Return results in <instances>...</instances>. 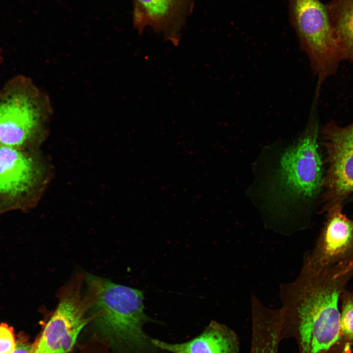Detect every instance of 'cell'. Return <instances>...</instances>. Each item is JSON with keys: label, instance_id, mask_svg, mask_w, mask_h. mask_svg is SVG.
Masks as SVG:
<instances>
[{"label": "cell", "instance_id": "6da1fadb", "mask_svg": "<svg viewBox=\"0 0 353 353\" xmlns=\"http://www.w3.org/2000/svg\"><path fill=\"white\" fill-rule=\"evenodd\" d=\"M353 277V262L316 268L304 260L293 281L281 287L282 340L293 338L299 353H336L340 339L338 302Z\"/></svg>", "mask_w": 353, "mask_h": 353}, {"label": "cell", "instance_id": "7a4b0ae2", "mask_svg": "<svg viewBox=\"0 0 353 353\" xmlns=\"http://www.w3.org/2000/svg\"><path fill=\"white\" fill-rule=\"evenodd\" d=\"M89 278L94 291L92 322L109 347L122 353L165 352L144 330V325L155 321L144 312L143 291L91 275Z\"/></svg>", "mask_w": 353, "mask_h": 353}, {"label": "cell", "instance_id": "3957f363", "mask_svg": "<svg viewBox=\"0 0 353 353\" xmlns=\"http://www.w3.org/2000/svg\"><path fill=\"white\" fill-rule=\"evenodd\" d=\"M312 117L298 141L282 154L269 184L271 205L286 210L302 204L308 208L320 202L325 176L319 151L318 123Z\"/></svg>", "mask_w": 353, "mask_h": 353}, {"label": "cell", "instance_id": "277c9868", "mask_svg": "<svg viewBox=\"0 0 353 353\" xmlns=\"http://www.w3.org/2000/svg\"><path fill=\"white\" fill-rule=\"evenodd\" d=\"M53 111L49 96L17 75L0 88V145L36 149L46 140Z\"/></svg>", "mask_w": 353, "mask_h": 353}, {"label": "cell", "instance_id": "5b68a950", "mask_svg": "<svg viewBox=\"0 0 353 353\" xmlns=\"http://www.w3.org/2000/svg\"><path fill=\"white\" fill-rule=\"evenodd\" d=\"M53 176L52 165L38 149L0 145V211L34 207Z\"/></svg>", "mask_w": 353, "mask_h": 353}, {"label": "cell", "instance_id": "8992f818", "mask_svg": "<svg viewBox=\"0 0 353 353\" xmlns=\"http://www.w3.org/2000/svg\"><path fill=\"white\" fill-rule=\"evenodd\" d=\"M286 0L291 24L318 77L319 88L326 78L336 74L340 63L345 60L327 5L320 0Z\"/></svg>", "mask_w": 353, "mask_h": 353}, {"label": "cell", "instance_id": "52a82bcc", "mask_svg": "<svg viewBox=\"0 0 353 353\" xmlns=\"http://www.w3.org/2000/svg\"><path fill=\"white\" fill-rule=\"evenodd\" d=\"M85 277L78 274L59 290L57 306L33 344L32 353H68L81 329L92 321L93 316L86 317V314L94 303V293L87 284V291L82 295Z\"/></svg>", "mask_w": 353, "mask_h": 353}, {"label": "cell", "instance_id": "ba28073f", "mask_svg": "<svg viewBox=\"0 0 353 353\" xmlns=\"http://www.w3.org/2000/svg\"><path fill=\"white\" fill-rule=\"evenodd\" d=\"M326 165L320 199L321 213L344 206L353 194V122L341 126L333 121L320 131Z\"/></svg>", "mask_w": 353, "mask_h": 353}, {"label": "cell", "instance_id": "9c48e42d", "mask_svg": "<svg viewBox=\"0 0 353 353\" xmlns=\"http://www.w3.org/2000/svg\"><path fill=\"white\" fill-rule=\"evenodd\" d=\"M343 206L326 212V219L313 250L305 259L316 268H327L353 261V217L343 212Z\"/></svg>", "mask_w": 353, "mask_h": 353}, {"label": "cell", "instance_id": "30bf717a", "mask_svg": "<svg viewBox=\"0 0 353 353\" xmlns=\"http://www.w3.org/2000/svg\"><path fill=\"white\" fill-rule=\"evenodd\" d=\"M194 5V0H133V26L140 34L150 27L177 45Z\"/></svg>", "mask_w": 353, "mask_h": 353}, {"label": "cell", "instance_id": "8fae6325", "mask_svg": "<svg viewBox=\"0 0 353 353\" xmlns=\"http://www.w3.org/2000/svg\"><path fill=\"white\" fill-rule=\"evenodd\" d=\"M154 345L170 353H239L240 341L234 330L212 321L203 332L194 339L181 343H169L152 338Z\"/></svg>", "mask_w": 353, "mask_h": 353}, {"label": "cell", "instance_id": "7c38bea8", "mask_svg": "<svg viewBox=\"0 0 353 353\" xmlns=\"http://www.w3.org/2000/svg\"><path fill=\"white\" fill-rule=\"evenodd\" d=\"M326 5L344 59L353 64V0H332Z\"/></svg>", "mask_w": 353, "mask_h": 353}, {"label": "cell", "instance_id": "4fadbf2b", "mask_svg": "<svg viewBox=\"0 0 353 353\" xmlns=\"http://www.w3.org/2000/svg\"><path fill=\"white\" fill-rule=\"evenodd\" d=\"M340 339L336 353H342L346 346L353 344V293L344 289L340 297Z\"/></svg>", "mask_w": 353, "mask_h": 353}, {"label": "cell", "instance_id": "5bb4252c", "mask_svg": "<svg viewBox=\"0 0 353 353\" xmlns=\"http://www.w3.org/2000/svg\"><path fill=\"white\" fill-rule=\"evenodd\" d=\"M17 341L12 328L4 323L0 324V353H11Z\"/></svg>", "mask_w": 353, "mask_h": 353}, {"label": "cell", "instance_id": "9a60e30c", "mask_svg": "<svg viewBox=\"0 0 353 353\" xmlns=\"http://www.w3.org/2000/svg\"><path fill=\"white\" fill-rule=\"evenodd\" d=\"M32 352L33 345L23 338L17 341L16 347L11 353H32Z\"/></svg>", "mask_w": 353, "mask_h": 353}, {"label": "cell", "instance_id": "2e32d148", "mask_svg": "<svg viewBox=\"0 0 353 353\" xmlns=\"http://www.w3.org/2000/svg\"><path fill=\"white\" fill-rule=\"evenodd\" d=\"M3 58L2 56V50L0 48V65L3 62Z\"/></svg>", "mask_w": 353, "mask_h": 353}, {"label": "cell", "instance_id": "e0dca14e", "mask_svg": "<svg viewBox=\"0 0 353 353\" xmlns=\"http://www.w3.org/2000/svg\"><path fill=\"white\" fill-rule=\"evenodd\" d=\"M342 353H351V350H344Z\"/></svg>", "mask_w": 353, "mask_h": 353}]
</instances>
